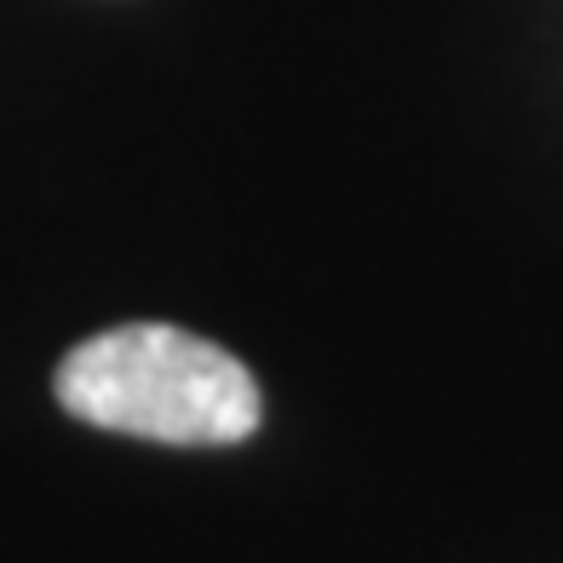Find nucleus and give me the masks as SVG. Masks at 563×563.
Instances as JSON below:
<instances>
[{"mask_svg":"<svg viewBox=\"0 0 563 563\" xmlns=\"http://www.w3.org/2000/svg\"><path fill=\"white\" fill-rule=\"evenodd\" d=\"M53 391L64 415L167 449L247 443L265 420L260 379L242 356L173 322H121L81 340L58 363Z\"/></svg>","mask_w":563,"mask_h":563,"instance_id":"obj_1","label":"nucleus"}]
</instances>
